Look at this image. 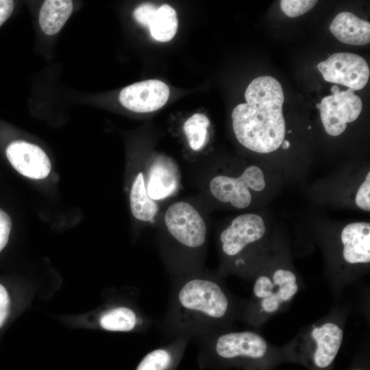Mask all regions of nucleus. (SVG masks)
<instances>
[{
	"mask_svg": "<svg viewBox=\"0 0 370 370\" xmlns=\"http://www.w3.org/2000/svg\"><path fill=\"white\" fill-rule=\"evenodd\" d=\"M236 313L234 302L223 284L197 270L175 275L159 326L166 336L195 339L225 330Z\"/></svg>",
	"mask_w": 370,
	"mask_h": 370,
	"instance_id": "1",
	"label": "nucleus"
},
{
	"mask_svg": "<svg viewBox=\"0 0 370 370\" xmlns=\"http://www.w3.org/2000/svg\"><path fill=\"white\" fill-rule=\"evenodd\" d=\"M245 97L246 103L236 106L232 113L236 138L255 152L277 150L284 140L286 130L280 83L269 75L256 77L247 86Z\"/></svg>",
	"mask_w": 370,
	"mask_h": 370,
	"instance_id": "2",
	"label": "nucleus"
},
{
	"mask_svg": "<svg viewBox=\"0 0 370 370\" xmlns=\"http://www.w3.org/2000/svg\"><path fill=\"white\" fill-rule=\"evenodd\" d=\"M199 347L201 362L212 360L234 362L241 360H258L268 351V343L253 331H227L206 334L195 338Z\"/></svg>",
	"mask_w": 370,
	"mask_h": 370,
	"instance_id": "3",
	"label": "nucleus"
},
{
	"mask_svg": "<svg viewBox=\"0 0 370 370\" xmlns=\"http://www.w3.org/2000/svg\"><path fill=\"white\" fill-rule=\"evenodd\" d=\"M164 223L173 240L185 251H197L205 245L206 225L190 204L180 201L171 204L165 213Z\"/></svg>",
	"mask_w": 370,
	"mask_h": 370,
	"instance_id": "4",
	"label": "nucleus"
},
{
	"mask_svg": "<svg viewBox=\"0 0 370 370\" xmlns=\"http://www.w3.org/2000/svg\"><path fill=\"white\" fill-rule=\"evenodd\" d=\"M266 183L262 171L256 166L247 167L238 177L217 175L210 182L212 196L223 203H230L236 208H247L251 201L249 188L261 191Z\"/></svg>",
	"mask_w": 370,
	"mask_h": 370,
	"instance_id": "5",
	"label": "nucleus"
},
{
	"mask_svg": "<svg viewBox=\"0 0 370 370\" xmlns=\"http://www.w3.org/2000/svg\"><path fill=\"white\" fill-rule=\"evenodd\" d=\"M298 291L295 274L285 269L275 270L271 276H258L253 286V297L260 312L272 314L291 300Z\"/></svg>",
	"mask_w": 370,
	"mask_h": 370,
	"instance_id": "6",
	"label": "nucleus"
},
{
	"mask_svg": "<svg viewBox=\"0 0 370 370\" xmlns=\"http://www.w3.org/2000/svg\"><path fill=\"white\" fill-rule=\"evenodd\" d=\"M317 69L326 82L345 86L352 91L363 88L370 75L366 60L347 52L333 53L319 62Z\"/></svg>",
	"mask_w": 370,
	"mask_h": 370,
	"instance_id": "7",
	"label": "nucleus"
},
{
	"mask_svg": "<svg viewBox=\"0 0 370 370\" xmlns=\"http://www.w3.org/2000/svg\"><path fill=\"white\" fill-rule=\"evenodd\" d=\"M317 108L320 110L322 124L325 132L331 136L341 134L347 123L359 116L362 108L361 99L348 88L336 94L323 97Z\"/></svg>",
	"mask_w": 370,
	"mask_h": 370,
	"instance_id": "8",
	"label": "nucleus"
},
{
	"mask_svg": "<svg viewBox=\"0 0 370 370\" xmlns=\"http://www.w3.org/2000/svg\"><path fill=\"white\" fill-rule=\"evenodd\" d=\"M265 232L260 216L252 213L239 215L221 232V251L226 257H238L249 245L261 239Z\"/></svg>",
	"mask_w": 370,
	"mask_h": 370,
	"instance_id": "9",
	"label": "nucleus"
},
{
	"mask_svg": "<svg viewBox=\"0 0 370 370\" xmlns=\"http://www.w3.org/2000/svg\"><path fill=\"white\" fill-rule=\"evenodd\" d=\"M169 86L158 79H148L130 84L119 95L121 104L136 112H150L162 108L167 101Z\"/></svg>",
	"mask_w": 370,
	"mask_h": 370,
	"instance_id": "10",
	"label": "nucleus"
},
{
	"mask_svg": "<svg viewBox=\"0 0 370 370\" xmlns=\"http://www.w3.org/2000/svg\"><path fill=\"white\" fill-rule=\"evenodd\" d=\"M6 156L19 173L31 179H44L51 169L50 160L44 150L24 140L11 143L6 149Z\"/></svg>",
	"mask_w": 370,
	"mask_h": 370,
	"instance_id": "11",
	"label": "nucleus"
},
{
	"mask_svg": "<svg viewBox=\"0 0 370 370\" xmlns=\"http://www.w3.org/2000/svg\"><path fill=\"white\" fill-rule=\"evenodd\" d=\"M99 327L119 332H147L153 320L140 309L132 305H112L101 312L98 318Z\"/></svg>",
	"mask_w": 370,
	"mask_h": 370,
	"instance_id": "12",
	"label": "nucleus"
},
{
	"mask_svg": "<svg viewBox=\"0 0 370 370\" xmlns=\"http://www.w3.org/2000/svg\"><path fill=\"white\" fill-rule=\"evenodd\" d=\"M310 337L314 345V364L321 369L328 367L341 348L343 329L336 323L328 321L314 326L310 331Z\"/></svg>",
	"mask_w": 370,
	"mask_h": 370,
	"instance_id": "13",
	"label": "nucleus"
},
{
	"mask_svg": "<svg viewBox=\"0 0 370 370\" xmlns=\"http://www.w3.org/2000/svg\"><path fill=\"white\" fill-rule=\"evenodd\" d=\"M343 257L350 264L370 262V224L355 222L347 224L341 234Z\"/></svg>",
	"mask_w": 370,
	"mask_h": 370,
	"instance_id": "14",
	"label": "nucleus"
},
{
	"mask_svg": "<svg viewBox=\"0 0 370 370\" xmlns=\"http://www.w3.org/2000/svg\"><path fill=\"white\" fill-rule=\"evenodd\" d=\"M190 340L186 336L172 338L169 343L147 354L136 370H174Z\"/></svg>",
	"mask_w": 370,
	"mask_h": 370,
	"instance_id": "15",
	"label": "nucleus"
},
{
	"mask_svg": "<svg viewBox=\"0 0 370 370\" xmlns=\"http://www.w3.org/2000/svg\"><path fill=\"white\" fill-rule=\"evenodd\" d=\"M332 34L341 42L351 45H365L370 41V23L353 13H338L330 25Z\"/></svg>",
	"mask_w": 370,
	"mask_h": 370,
	"instance_id": "16",
	"label": "nucleus"
},
{
	"mask_svg": "<svg viewBox=\"0 0 370 370\" xmlns=\"http://www.w3.org/2000/svg\"><path fill=\"white\" fill-rule=\"evenodd\" d=\"M177 179L173 165L158 159L151 165L145 184L148 195L154 201L170 196L176 189Z\"/></svg>",
	"mask_w": 370,
	"mask_h": 370,
	"instance_id": "17",
	"label": "nucleus"
},
{
	"mask_svg": "<svg viewBox=\"0 0 370 370\" xmlns=\"http://www.w3.org/2000/svg\"><path fill=\"white\" fill-rule=\"evenodd\" d=\"M73 10L72 1H45L38 14V23L42 32L48 36L58 34L71 15Z\"/></svg>",
	"mask_w": 370,
	"mask_h": 370,
	"instance_id": "18",
	"label": "nucleus"
},
{
	"mask_svg": "<svg viewBox=\"0 0 370 370\" xmlns=\"http://www.w3.org/2000/svg\"><path fill=\"white\" fill-rule=\"evenodd\" d=\"M130 202L131 212L138 220L151 221L158 212L157 203L147 193L145 179L142 173H139L133 182L130 195Z\"/></svg>",
	"mask_w": 370,
	"mask_h": 370,
	"instance_id": "19",
	"label": "nucleus"
},
{
	"mask_svg": "<svg viewBox=\"0 0 370 370\" xmlns=\"http://www.w3.org/2000/svg\"><path fill=\"white\" fill-rule=\"evenodd\" d=\"M177 27L176 11L166 3L157 8L148 26L151 37L159 42L171 40L175 35Z\"/></svg>",
	"mask_w": 370,
	"mask_h": 370,
	"instance_id": "20",
	"label": "nucleus"
},
{
	"mask_svg": "<svg viewBox=\"0 0 370 370\" xmlns=\"http://www.w3.org/2000/svg\"><path fill=\"white\" fill-rule=\"evenodd\" d=\"M210 121L206 115L195 113L184 124V132L190 147L194 151L202 149L208 141V127Z\"/></svg>",
	"mask_w": 370,
	"mask_h": 370,
	"instance_id": "21",
	"label": "nucleus"
},
{
	"mask_svg": "<svg viewBox=\"0 0 370 370\" xmlns=\"http://www.w3.org/2000/svg\"><path fill=\"white\" fill-rule=\"evenodd\" d=\"M317 3L312 0H282L280 4L286 16L297 17L311 10Z\"/></svg>",
	"mask_w": 370,
	"mask_h": 370,
	"instance_id": "22",
	"label": "nucleus"
},
{
	"mask_svg": "<svg viewBox=\"0 0 370 370\" xmlns=\"http://www.w3.org/2000/svg\"><path fill=\"white\" fill-rule=\"evenodd\" d=\"M356 204L362 210H370V173L368 172L365 181L360 186L356 195Z\"/></svg>",
	"mask_w": 370,
	"mask_h": 370,
	"instance_id": "23",
	"label": "nucleus"
},
{
	"mask_svg": "<svg viewBox=\"0 0 370 370\" xmlns=\"http://www.w3.org/2000/svg\"><path fill=\"white\" fill-rule=\"evenodd\" d=\"M158 7L154 4L145 3L135 8L133 16L135 20L142 25L148 27Z\"/></svg>",
	"mask_w": 370,
	"mask_h": 370,
	"instance_id": "24",
	"label": "nucleus"
},
{
	"mask_svg": "<svg viewBox=\"0 0 370 370\" xmlns=\"http://www.w3.org/2000/svg\"><path fill=\"white\" fill-rule=\"evenodd\" d=\"M12 227L10 216L0 209V252L5 247Z\"/></svg>",
	"mask_w": 370,
	"mask_h": 370,
	"instance_id": "25",
	"label": "nucleus"
},
{
	"mask_svg": "<svg viewBox=\"0 0 370 370\" xmlns=\"http://www.w3.org/2000/svg\"><path fill=\"white\" fill-rule=\"evenodd\" d=\"M10 297L6 288L0 284V328L6 321L10 310Z\"/></svg>",
	"mask_w": 370,
	"mask_h": 370,
	"instance_id": "26",
	"label": "nucleus"
},
{
	"mask_svg": "<svg viewBox=\"0 0 370 370\" xmlns=\"http://www.w3.org/2000/svg\"><path fill=\"white\" fill-rule=\"evenodd\" d=\"M14 2L10 0H0V27L12 14Z\"/></svg>",
	"mask_w": 370,
	"mask_h": 370,
	"instance_id": "27",
	"label": "nucleus"
},
{
	"mask_svg": "<svg viewBox=\"0 0 370 370\" xmlns=\"http://www.w3.org/2000/svg\"><path fill=\"white\" fill-rule=\"evenodd\" d=\"M331 91L332 94H336L340 91L339 87L336 85H334L331 88Z\"/></svg>",
	"mask_w": 370,
	"mask_h": 370,
	"instance_id": "28",
	"label": "nucleus"
},
{
	"mask_svg": "<svg viewBox=\"0 0 370 370\" xmlns=\"http://www.w3.org/2000/svg\"><path fill=\"white\" fill-rule=\"evenodd\" d=\"M282 145L284 149H288L290 147V143L288 140H284Z\"/></svg>",
	"mask_w": 370,
	"mask_h": 370,
	"instance_id": "29",
	"label": "nucleus"
},
{
	"mask_svg": "<svg viewBox=\"0 0 370 370\" xmlns=\"http://www.w3.org/2000/svg\"><path fill=\"white\" fill-rule=\"evenodd\" d=\"M353 370H362V369H353Z\"/></svg>",
	"mask_w": 370,
	"mask_h": 370,
	"instance_id": "30",
	"label": "nucleus"
}]
</instances>
